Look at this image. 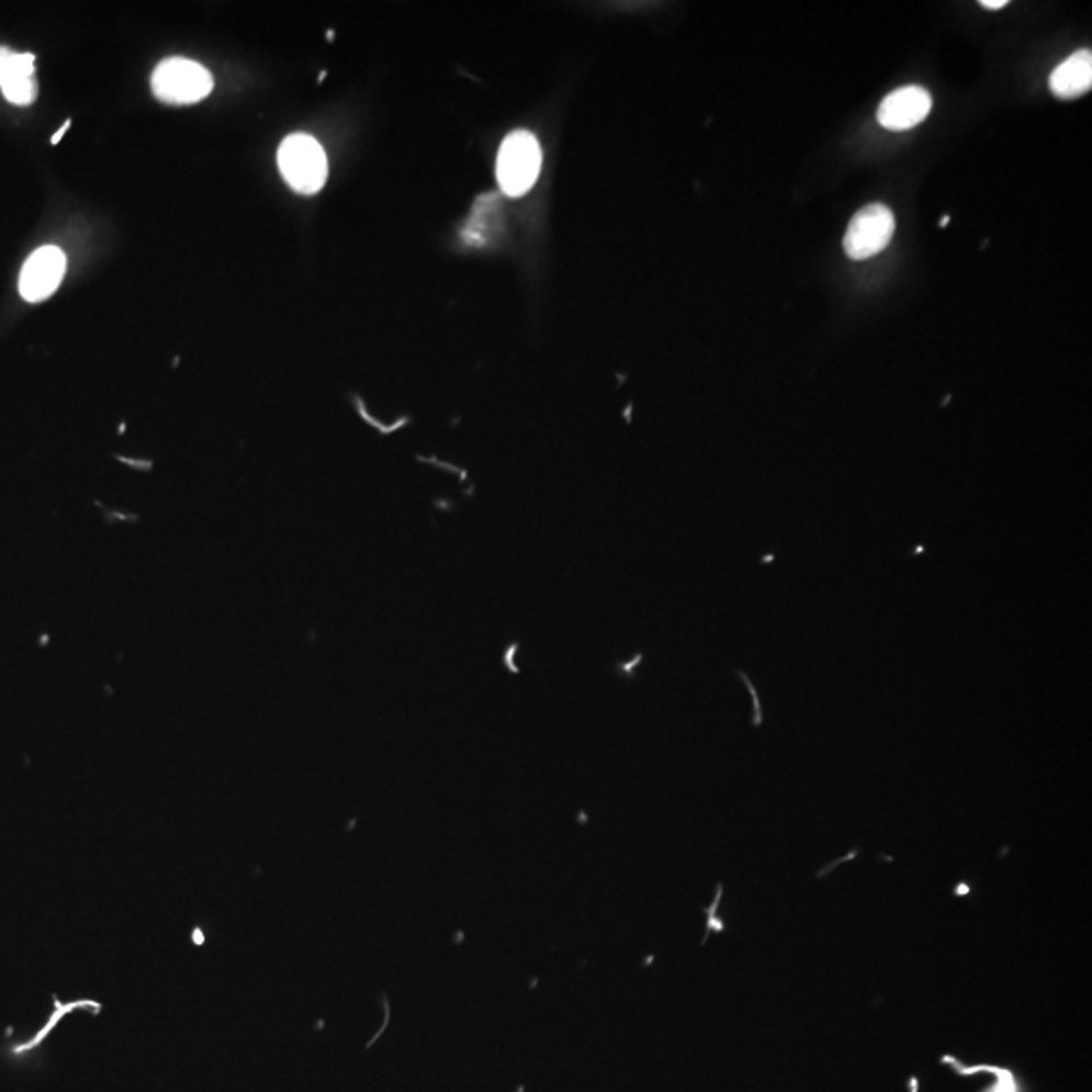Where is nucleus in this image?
<instances>
[{"label":"nucleus","instance_id":"nucleus-1","mask_svg":"<svg viewBox=\"0 0 1092 1092\" xmlns=\"http://www.w3.org/2000/svg\"><path fill=\"white\" fill-rule=\"evenodd\" d=\"M280 170L288 184L297 193H318L328 175V162L320 144L306 134H294L283 140L278 155Z\"/></svg>","mask_w":1092,"mask_h":1092},{"label":"nucleus","instance_id":"nucleus-2","mask_svg":"<svg viewBox=\"0 0 1092 1092\" xmlns=\"http://www.w3.org/2000/svg\"><path fill=\"white\" fill-rule=\"evenodd\" d=\"M540 146L528 132H515L502 144L498 155V182L502 191L510 196L528 193L540 172Z\"/></svg>","mask_w":1092,"mask_h":1092},{"label":"nucleus","instance_id":"nucleus-3","mask_svg":"<svg viewBox=\"0 0 1092 1092\" xmlns=\"http://www.w3.org/2000/svg\"><path fill=\"white\" fill-rule=\"evenodd\" d=\"M153 88L162 102L196 103L213 90V78L203 65L170 57L156 67Z\"/></svg>","mask_w":1092,"mask_h":1092},{"label":"nucleus","instance_id":"nucleus-4","mask_svg":"<svg viewBox=\"0 0 1092 1092\" xmlns=\"http://www.w3.org/2000/svg\"><path fill=\"white\" fill-rule=\"evenodd\" d=\"M894 215L887 205L873 203L858 211L844 235V251L849 259L874 258L885 251L894 235Z\"/></svg>","mask_w":1092,"mask_h":1092},{"label":"nucleus","instance_id":"nucleus-5","mask_svg":"<svg viewBox=\"0 0 1092 1092\" xmlns=\"http://www.w3.org/2000/svg\"><path fill=\"white\" fill-rule=\"evenodd\" d=\"M933 98L921 86H907L888 93L878 108V124L892 132H904L925 122L931 114Z\"/></svg>","mask_w":1092,"mask_h":1092},{"label":"nucleus","instance_id":"nucleus-6","mask_svg":"<svg viewBox=\"0 0 1092 1092\" xmlns=\"http://www.w3.org/2000/svg\"><path fill=\"white\" fill-rule=\"evenodd\" d=\"M65 256L57 247H41L26 259L19 290L29 302H41L52 296L64 280Z\"/></svg>","mask_w":1092,"mask_h":1092},{"label":"nucleus","instance_id":"nucleus-7","mask_svg":"<svg viewBox=\"0 0 1092 1092\" xmlns=\"http://www.w3.org/2000/svg\"><path fill=\"white\" fill-rule=\"evenodd\" d=\"M0 90L14 105H29L37 98L35 57L0 47Z\"/></svg>","mask_w":1092,"mask_h":1092},{"label":"nucleus","instance_id":"nucleus-8","mask_svg":"<svg viewBox=\"0 0 1092 1092\" xmlns=\"http://www.w3.org/2000/svg\"><path fill=\"white\" fill-rule=\"evenodd\" d=\"M1092 88V53L1080 49L1050 74V90L1060 100H1077Z\"/></svg>","mask_w":1092,"mask_h":1092},{"label":"nucleus","instance_id":"nucleus-9","mask_svg":"<svg viewBox=\"0 0 1092 1092\" xmlns=\"http://www.w3.org/2000/svg\"><path fill=\"white\" fill-rule=\"evenodd\" d=\"M995 1074H998V1082L991 1089H986L983 1092H1017L1014 1074L1010 1070L995 1068Z\"/></svg>","mask_w":1092,"mask_h":1092},{"label":"nucleus","instance_id":"nucleus-10","mask_svg":"<svg viewBox=\"0 0 1092 1092\" xmlns=\"http://www.w3.org/2000/svg\"><path fill=\"white\" fill-rule=\"evenodd\" d=\"M981 7L988 11H1000L1007 7V0H981Z\"/></svg>","mask_w":1092,"mask_h":1092},{"label":"nucleus","instance_id":"nucleus-11","mask_svg":"<svg viewBox=\"0 0 1092 1092\" xmlns=\"http://www.w3.org/2000/svg\"><path fill=\"white\" fill-rule=\"evenodd\" d=\"M947 223H949V217L945 215V217L941 218V223H938V225H941V227H947Z\"/></svg>","mask_w":1092,"mask_h":1092}]
</instances>
